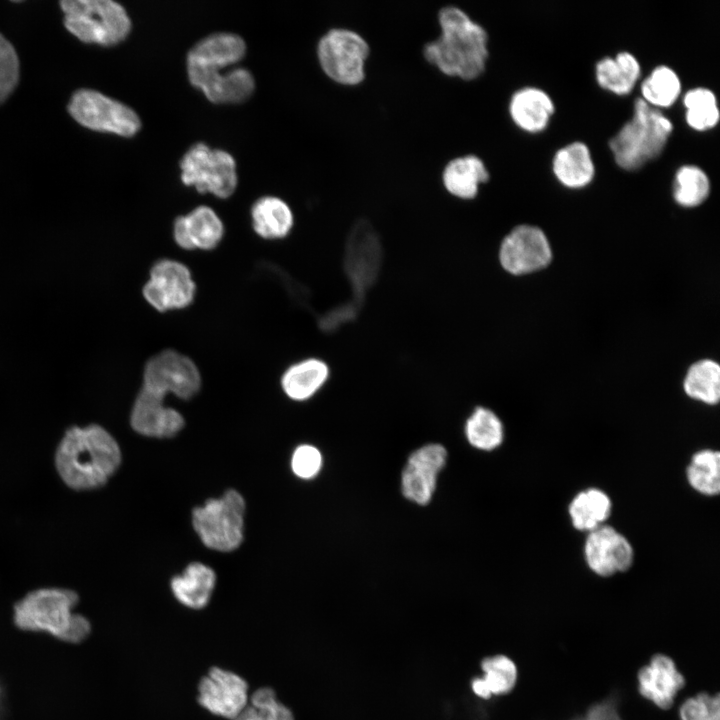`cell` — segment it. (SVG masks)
Masks as SVG:
<instances>
[{
	"label": "cell",
	"instance_id": "cell-21",
	"mask_svg": "<svg viewBox=\"0 0 720 720\" xmlns=\"http://www.w3.org/2000/svg\"><path fill=\"white\" fill-rule=\"evenodd\" d=\"M489 178L483 160L472 153L450 159L442 171L445 189L460 199H473L479 191V185Z\"/></svg>",
	"mask_w": 720,
	"mask_h": 720
},
{
	"label": "cell",
	"instance_id": "cell-18",
	"mask_svg": "<svg viewBox=\"0 0 720 720\" xmlns=\"http://www.w3.org/2000/svg\"><path fill=\"white\" fill-rule=\"evenodd\" d=\"M637 680L640 694L663 710L673 705L685 685V678L674 661L664 654L654 655L649 664L639 670Z\"/></svg>",
	"mask_w": 720,
	"mask_h": 720
},
{
	"label": "cell",
	"instance_id": "cell-27",
	"mask_svg": "<svg viewBox=\"0 0 720 720\" xmlns=\"http://www.w3.org/2000/svg\"><path fill=\"white\" fill-rule=\"evenodd\" d=\"M254 231L268 240L286 237L293 226V214L283 200L266 196L258 199L251 209Z\"/></svg>",
	"mask_w": 720,
	"mask_h": 720
},
{
	"label": "cell",
	"instance_id": "cell-17",
	"mask_svg": "<svg viewBox=\"0 0 720 720\" xmlns=\"http://www.w3.org/2000/svg\"><path fill=\"white\" fill-rule=\"evenodd\" d=\"M130 423L144 436L168 438L183 428L184 419L177 410L164 405V398L142 388L132 407Z\"/></svg>",
	"mask_w": 720,
	"mask_h": 720
},
{
	"label": "cell",
	"instance_id": "cell-38",
	"mask_svg": "<svg viewBox=\"0 0 720 720\" xmlns=\"http://www.w3.org/2000/svg\"><path fill=\"white\" fill-rule=\"evenodd\" d=\"M292 470L302 479L313 478L321 469L322 456L319 450L311 445L296 448L291 461Z\"/></svg>",
	"mask_w": 720,
	"mask_h": 720
},
{
	"label": "cell",
	"instance_id": "cell-9",
	"mask_svg": "<svg viewBox=\"0 0 720 720\" xmlns=\"http://www.w3.org/2000/svg\"><path fill=\"white\" fill-rule=\"evenodd\" d=\"M181 180L195 186L200 193H212L219 198L233 194L237 185L236 163L227 152L210 149L204 143L193 145L180 162Z\"/></svg>",
	"mask_w": 720,
	"mask_h": 720
},
{
	"label": "cell",
	"instance_id": "cell-36",
	"mask_svg": "<svg viewBox=\"0 0 720 720\" xmlns=\"http://www.w3.org/2000/svg\"><path fill=\"white\" fill-rule=\"evenodd\" d=\"M18 79V56L12 44L0 33V104L13 92Z\"/></svg>",
	"mask_w": 720,
	"mask_h": 720
},
{
	"label": "cell",
	"instance_id": "cell-32",
	"mask_svg": "<svg viewBox=\"0 0 720 720\" xmlns=\"http://www.w3.org/2000/svg\"><path fill=\"white\" fill-rule=\"evenodd\" d=\"M680 92L679 76L666 65L655 67L641 83V98L658 109L671 106L679 97Z\"/></svg>",
	"mask_w": 720,
	"mask_h": 720
},
{
	"label": "cell",
	"instance_id": "cell-22",
	"mask_svg": "<svg viewBox=\"0 0 720 720\" xmlns=\"http://www.w3.org/2000/svg\"><path fill=\"white\" fill-rule=\"evenodd\" d=\"M612 513L610 496L600 488L579 491L568 505V515L577 531L589 533L605 525Z\"/></svg>",
	"mask_w": 720,
	"mask_h": 720
},
{
	"label": "cell",
	"instance_id": "cell-41",
	"mask_svg": "<svg viewBox=\"0 0 720 720\" xmlns=\"http://www.w3.org/2000/svg\"><path fill=\"white\" fill-rule=\"evenodd\" d=\"M578 720H581V719H578Z\"/></svg>",
	"mask_w": 720,
	"mask_h": 720
},
{
	"label": "cell",
	"instance_id": "cell-34",
	"mask_svg": "<svg viewBox=\"0 0 720 720\" xmlns=\"http://www.w3.org/2000/svg\"><path fill=\"white\" fill-rule=\"evenodd\" d=\"M683 104L686 108V122L693 129L703 131L718 123L720 110L712 90L704 87L692 88L684 94Z\"/></svg>",
	"mask_w": 720,
	"mask_h": 720
},
{
	"label": "cell",
	"instance_id": "cell-24",
	"mask_svg": "<svg viewBox=\"0 0 720 720\" xmlns=\"http://www.w3.org/2000/svg\"><path fill=\"white\" fill-rule=\"evenodd\" d=\"M215 584V572L200 562H193L181 575L172 578L171 590L181 604L202 609L208 604Z\"/></svg>",
	"mask_w": 720,
	"mask_h": 720
},
{
	"label": "cell",
	"instance_id": "cell-2",
	"mask_svg": "<svg viewBox=\"0 0 720 720\" xmlns=\"http://www.w3.org/2000/svg\"><path fill=\"white\" fill-rule=\"evenodd\" d=\"M437 17L441 33L424 44V58L448 76L477 78L489 56L488 32L456 5L441 7Z\"/></svg>",
	"mask_w": 720,
	"mask_h": 720
},
{
	"label": "cell",
	"instance_id": "cell-5",
	"mask_svg": "<svg viewBox=\"0 0 720 720\" xmlns=\"http://www.w3.org/2000/svg\"><path fill=\"white\" fill-rule=\"evenodd\" d=\"M672 130L670 119L639 97L632 117L609 140V147L620 167L634 170L662 152Z\"/></svg>",
	"mask_w": 720,
	"mask_h": 720
},
{
	"label": "cell",
	"instance_id": "cell-40",
	"mask_svg": "<svg viewBox=\"0 0 720 720\" xmlns=\"http://www.w3.org/2000/svg\"><path fill=\"white\" fill-rule=\"evenodd\" d=\"M0 703H1V691H0Z\"/></svg>",
	"mask_w": 720,
	"mask_h": 720
},
{
	"label": "cell",
	"instance_id": "cell-19",
	"mask_svg": "<svg viewBox=\"0 0 720 720\" xmlns=\"http://www.w3.org/2000/svg\"><path fill=\"white\" fill-rule=\"evenodd\" d=\"M224 235V226L213 209L199 206L189 214L175 219L173 236L176 244L185 250H211Z\"/></svg>",
	"mask_w": 720,
	"mask_h": 720
},
{
	"label": "cell",
	"instance_id": "cell-4",
	"mask_svg": "<svg viewBox=\"0 0 720 720\" xmlns=\"http://www.w3.org/2000/svg\"><path fill=\"white\" fill-rule=\"evenodd\" d=\"M78 603L75 592L45 588L28 593L14 606V622L24 631L45 632L64 642L79 643L91 627L82 615L74 613Z\"/></svg>",
	"mask_w": 720,
	"mask_h": 720
},
{
	"label": "cell",
	"instance_id": "cell-20",
	"mask_svg": "<svg viewBox=\"0 0 720 720\" xmlns=\"http://www.w3.org/2000/svg\"><path fill=\"white\" fill-rule=\"evenodd\" d=\"M508 109L518 127L535 133L547 126L554 112V103L544 90L526 86L512 94Z\"/></svg>",
	"mask_w": 720,
	"mask_h": 720
},
{
	"label": "cell",
	"instance_id": "cell-10",
	"mask_svg": "<svg viewBox=\"0 0 720 720\" xmlns=\"http://www.w3.org/2000/svg\"><path fill=\"white\" fill-rule=\"evenodd\" d=\"M68 112L86 128L124 137L135 135L141 127L131 108L90 89H80L72 95Z\"/></svg>",
	"mask_w": 720,
	"mask_h": 720
},
{
	"label": "cell",
	"instance_id": "cell-12",
	"mask_svg": "<svg viewBox=\"0 0 720 720\" xmlns=\"http://www.w3.org/2000/svg\"><path fill=\"white\" fill-rule=\"evenodd\" d=\"M195 291V282L186 265L176 260L161 259L150 270L143 296L154 309L166 312L189 306Z\"/></svg>",
	"mask_w": 720,
	"mask_h": 720
},
{
	"label": "cell",
	"instance_id": "cell-25",
	"mask_svg": "<svg viewBox=\"0 0 720 720\" xmlns=\"http://www.w3.org/2000/svg\"><path fill=\"white\" fill-rule=\"evenodd\" d=\"M327 363L318 358H307L289 366L281 377V387L291 399L303 401L311 398L329 378Z\"/></svg>",
	"mask_w": 720,
	"mask_h": 720
},
{
	"label": "cell",
	"instance_id": "cell-37",
	"mask_svg": "<svg viewBox=\"0 0 720 720\" xmlns=\"http://www.w3.org/2000/svg\"><path fill=\"white\" fill-rule=\"evenodd\" d=\"M680 720H720L719 695L702 692L686 699L679 709Z\"/></svg>",
	"mask_w": 720,
	"mask_h": 720
},
{
	"label": "cell",
	"instance_id": "cell-16",
	"mask_svg": "<svg viewBox=\"0 0 720 720\" xmlns=\"http://www.w3.org/2000/svg\"><path fill=\"white\" fill-rule=\"evenodd\" d=\"M446 459L447 451L440 444H428L414 451L401 476L404 497L419 505L428 504L436 488L437 475Z\"/></svg>",
	"mask_w": 720,
	"mask_h": 720
},
{
	"label": "cell",
	"instance_id": "cell-28",
	"mask_svg": "<svg viewBox=\"0 0 720 720\" xmlns=\"http://www.w3.org/2000/svg\"><path fill=\"white\" fill-rule=\"evenodd\" d=\"M483 677L472 681L473 692L484 699L509 693L517 681V667L505 655L486 657L481 662Z\"/></svg>",
	"mask_w": 720,
	"mask_h": 720
},
{
	"label": "cell",
	"instance_id": "cell-30",
	"mask_svg": "<svg viewBox=\"0 0 720 720\" xmlns=\"http://www.w3.org/2000/svg\"><path fill=\"white\" fill-rule=\"evenodd\" d=\"M686 394L695 400L714 405L720 399V367L712 360H701L688 370L684 380Z\"/></svg>",
	"mask_w": 720,
	"mask_h": 720
},
{
	"label": "cell",
	"instance_id": "cell-3",
	"mask_svg": "<svg viewBox=\"0 0 720 720\" xmlns=\"http://www.w3.org/2000/svg\"><path fill=\"white\" fill-rule=\"evenodd\" d=\"M120 462L117 442L96 424L67 430L56 452V467L61 478L77 490L104 485Z\"/></svg>",
	"mask_w": 720,
	"mask_h": 720
},
{
	"label": "cell",
	"instance_id": "cell-23",
	"mask_svg": "<svg viewBox=\"0 0 720 720\" xmlns=\"http://www.w3.org/2000/svg\"><path fill=\"white\" fill-rule=\"evenodd\" d=\"M556 178L569 188H580L590 183L595 166L588 146L575 141L557 150L553 157Z\"/></svg>",
	"mask_w": 720,
	"mask_h": 720
},
{
	"label": "cell",
	"instance_id": "cell-14",
	"mask_svg": "<svg viewBox=\"0 0 720 720\" xmlns=\"http://www.w3.org/2000/svg\"><path fill=\"white\" fill-rule=\"evenodd\" d=\"M552 253L544 232L536 226L518 225L503 239L499 249L502 267L514 275L527 274L547 266Z\"/></svg>",
	"mask_w": 720,
	"mask_h": 720
},
{
	"label": "cell",
	"instance_id": "cell-29",
	"mask_svg": "<svg viewBox=\"0 0 720 720\" xmlns=\"http://www.w3.org/2000/svg\"><path fill=\"white\" fill-rule=\"evenodd\" d=\"M686 480L697 493L713 497L720 492V453L705 448L696 451L686 468Z\"/></svg>",
	"mask_w": 720,
	"mask_h": 720
},
{
	"label": "cell",
	"instance_id": "cell-39",
	"mask_svg": "<svg viewBox=\"0 0 720 720\" xmlns=\"http://www.w3.org/2000/svg\"><path fill=\"white\" fill-rule=\"evenodd\" d=\"M581 720H622L615 704L606 701L593 705Z\"/></svg>",
	"mask_w": 720,
	"mask_h": 720
},
{
	"label": "cell",
	"instance_id": "cell-1",
	"mask_svg": "<svg viewBox=\"0 0 720 720\" xmlns=\"http://www.w3.org/2000/svg\"><path fill=\"white\" fill-rule=\"evenodd\" d=\"M246 51L244 40L232 33H216L200 40L188 53L190 83L214 103H239L253 92L252 74L244 68L223 71L240 61Z\"/></svg>",
	"mask_w": 720,
	"mask_h": 720
},
{
	"label": "cell",
	"instance_id": "cell-11",
	"mask_svg": "<svg viewBox=\"0 0 720 720\" xmlns=\"http://www.w3.org/2000/svg\"><path fill=\"white\" fill-rule=\"evenodd\" d=\"M201 386L200 372L187 356L171 349L150 358L144 367L142 388L164 398L172 393L187 400L196 395Z\"/></svg>",
	"mask_w": 720,
	"mask_h": 720
},
{
	"label": "cell",
	"instance_id": "cell-35",
	"mask_svg": "<svg viewBox=\"0 0 720 720\" xmlns=\"http://www.w3.org/2000/svg\"><path fill=\"white\" fill-rule=\"evenodd\" d=\"M248 703L232 720H294L291 710L277 700L272 688L257 689Z\"/></svg>",
	"mask_w": 720,
	"mask_h": 720
},
{
	"label": "cell",
	"instance_id": "cell-7",
	"mask_svg": "<svg viewBox=\"0 0 720 720\" xmlns=\"http://www.w3.org/2000/svg\"><path fill=\"white\" fill-rule=\"evenodd\" d=\"M245 501L236 490L211 498L192 511V524L203 544L213 550L230 552L243 539Z\"/></svg>",
	"mask_w": 720,
	"mask_h": 720
},
{
	"label": "cell",
	"instance_id": "cell-13",
	"mask_svg": "<svg viewBox=\"0 0 720 720\" xmlns=\"http://www.w3.org/2000/svg\"><path fill=\"white\" fill-rule=\"evenodd\" d=\"M583 554L587 567L600 577L628 571L635 559L634 548L628 538L608 524L586 534Z\"/></svg>",
	"mask_w": 720,
	"mask_h": 720
},
{
	"label": "cell",
	"instance_id": "cell-8",
	"mask_svg": "<svg viewBox=\"0 0 720 720\" xmlns=\"http://www.w3.org/2000/svg\"><path fill=\"white\" fill-rule=\"evenodd\" d=\"M369 52L366 39L349 28L328 30L317 45L318 59L325 74L344 85H356L363 81Z\"/></svg>",
	"mask_w": 720,
	"mask_h": 720
},
{
	"label": "cell",
	"instance_id": "cell-33",
	"mask_svg": "<svg viewBox=\"0 0 720 720\" xmlns=\"http://www.w3.org/2000/svg\"><path fill=\"white\" fill-rule=\"evenodd\" d=\"M708 175L699 166L686 164L678 168L673 181L675 201L684 207H695L709 195Z\"/></svg>",
	"mask_w": 720,
	"mask_h": 720
},
{
	"label": "cell",
	"instance_id": "cell-31",
	"mask_svg": "<svg viewBox=\"0 0 720 720\" xmlns=\"http://www.w3.org/2000/svg\"><path fill=\"white\" fill-rule=\"evenodd\" d=\"M465 433L473 447L485 451L496 449L504 439L501 420L493 411L485 407L475 408L466 421Z\"/></svg>",
	"mask_w": 720,
	"mask_h": 720
},
{
	"label": "cell",
	"instance_id": "cell-15",
	"mask_svg": "<svg viewBox=\"0 0 720 720\" xmlns=\"http://www.w3.org/2000/svg\"><path fill=\"white\" fill-rule=\"evenodd\" d=\"M197 699L210 713L232 720L248 705V684L234 672L212 667L200 680Z\"/></svg>",
	"mask_w": 720,
	"mask_h": 720
},
{
	"label": "cell",
	"instance_id": "cell-6",
	"mask_svg": "<svg viewBox=\"0 0 720 720\" xmlns=\"http://www.w3.org/2000/svg\"><path fill=\"white\" fill-rule=\"evenodd\" d=\"M67 30L85 43L111 46L123 41L131 21L125 9L111 0H65L60 3Z\"/></svg>",
	"mask_w": 720,
	"mask_h": 720
},
{
	"label": "cell",
	"instance_id": "cell-26",
	"mask_svg": "<svg viewBox=\"0 0 720 720\" xmlns=\"http://www.w3.org/2000/svg\"><path fill=\"white\" fill-rule=\"evenodd\" d=\"M640 73V63L627 51L619 52L615 57H603L595 67L598 84L619 95L628 94L634 88Z\"/></svg>",
	"mask_w": 720,
	"mask_h": 720
}]
</instances>
